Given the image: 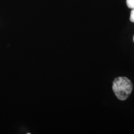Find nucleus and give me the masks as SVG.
<instances>
[{"label": "nucleus", "instance_id": "f257e3e1", "mask_svg": "<svg viewBox=\"0 0 134 134\" xmlns=\"http://www.w3.org/2000/svg\"><path fill=\"white\" fill-rule=\"evenodd\" d=\"M133 88V83L126 77H118L113 81V91L117 98L120 100L127 99L131 94Z\"/></svg>", "mask_w": 134, "mask_h": 134}, {"label": "nucleus", "instance_id": "f03ea898", "mask_svg": "<svg viewBox=\"0 0 134 134\" xmlns=\"http://www.w3.org/2000/svg\"><path fill=\"white\" fill-rule=\"evenodd\" d=\"M127 6L130 9H134V0H126Z\"/></svg>", "mask_w": 134, "mask_h": 134}, {"label": "nucleus", "instance_id": "7ed1b4c3", "mask_svg": "<svg viewBox=\"0 0 134 134\" xmlns=\"http://www.w3.org/2000/svg\"><path fill=\"white\" fill-rule=\"evenodd\" d=\"M130 19L132 22L134 23V9H132V10H131Z\"/></svg>", "mask_w": 134, "mask_h": 134}, {"label": "nucleus", "instance_id": "20e7f679", "mask_svg": "<svg viewBox=\"0 0 134 134\" xmlns=\"http://www.w3.org/2000/svg\"><path fill=\"white\" fill-rule=\"evenodd\" d=\"M133 41H134V36H133Z\"/></svg>", "mask_w": 134, "mask_h": 134}]
</instances>
